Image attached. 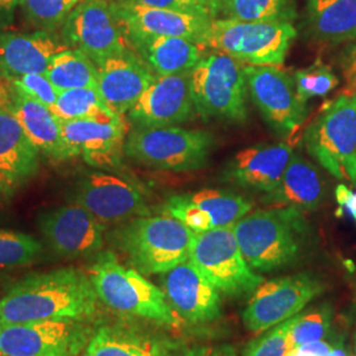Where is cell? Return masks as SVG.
Returning a JSON list of instances; mask_svg holds the SVG:
<instances>
[{
    "instance_id": "1",
    "label": "cell",
    "mask_w": 356,
    "mask_h": 356,
    "mask_svg": "<svg viewBox=\"0 0 356 356\" xmlns=\"http://www.w3.org/2000/svg\"><path fill=\"white\" fill-rule=\"evenodd\" d=\"M98 310L99 298L89 272L58 268L29 275L13 285L0 298V323L89 322Z\"/></svg>"
},
{
    "instance_id": "2",
    "label": "cell",
    "mask_w": 356,
    "mask_h": 356,
    "mask_svg": "<svg viewBox=\"0 0 356 356\" xmlns=\"http://www.w3.org/2000/svg\"><path fill=\"white\" fill-rule=\"evenodd\" d=\"M232 229L250 267L270 272L292 264L298 257L306 222L297 209L272 207L248 213Z\"/></svg>"
},
{
    "instance_id": "3",
    "label": "cell",
    "mask_w": 356,
    "mask_h": 356,
    "mask_svg": "<svg viewBox=\"0 0 356 356\" xmlns=\"http://www.w3.org/2000/svg\"><path fill=\"white\" fill-rule=\"evenodd\" d=\"M89 275L99 301L115 313L166 326L181 322L164 291L135 268L124 267L113 252L98 254Z\"/></svg>"
},
{
    "instance_id": "4",
    "label": "cell",
    "mask_w": 356,
    "mask_h": 356,
    "mask_svg": "<svg viewBox=\"0 0 356 356\" xmlns=\"http://www.w3.org/2000/svg\"><path fill=\"white\" fill-rule=\"evenodd\" d=\"M194 235L173 216H143L116 229L114 241L136 270L164 275L189 259Z\"/></svg>"
},
{
    "instance_id": "5",
    "label": "cell",
    "mask_w": 356,
    "mask_h": 356,
    "mask_svg": "<svg viewBox=\"0 0 356 356\" xmlns=\"http://www.w3.org/2000/svg\"><path fill=\"white\" fill-rule=\"evenodd\" d=\"M296 38L293 23L241 22L227 17L211 22L204 45L250 66H279Z\"/></svg>"
},
{
    "instance_id": "6",
    "label": "cell",
    "mask_w": 356,
    "mask_h": 356,
    "mask_svg": "<svg viewBox=\"0 0 356 356\" xmlns=\"http://www.w3.org/2000/svg\"><path fill=\"white\" fill-rule=\"evenodd\" d=\"M305 147L331 176L356 185V92L322 110L306 129Z\"/></svg>"
},
{
    "instance_id": "7",
    "label": "cell",
    "mask_w": 356,
    "mask_h": 356,
    "mask_svg": "<svg viewBox=\"0 0 356 356\" xmlns=\"http://www.w3.org/2000/svg\"><path fill=\"white\" fill-rule=\"evenodd\" d=\"M189 78L195 111L204 118L245 122L247 81L239 60L216 51L201 58Z\"/></svg>"
},
{
    "instance_id": "8",
    "label": "cell",
    "mask_w": 356,
    "mask_h": 356,
    "mask_svg": "<svg viewBox=\"0 0 356 356\" xmlns=\"http://www.w3.org/2000/svg\"><path fill=\"white\" fill-rule=\"evenodd\" d=\"M213 147L211 135L177 126L135 128L128 134L124 153L143 165L186 172L207 163Z\"/></svg>"
},
{
    "instance_id": "9",
    "label": "cell",
    "mask_w": 356,
    "mask_h": 356,
    "mask_svg": "<svg viewBox=\"0 0 356 356\" xmlns=\"http://www.w3.org/2000/svg\"><path fill=\"white\" fill-rule=\"evenodd\" d=\"M189 259L219 293L241 297L264 282L247 263L232 227H219L194 235Z\"/></svg>"
},
{
    "instance_id": "10",
    "label": "cell",
    "mask_w": 356,
    "mask_h": 356,
    "mask_svg": "<svg viewBox=\"0 0 356 356\" xmlns=\"http://www.w3.org/2000/svg\"><path fill=\"white\" fill-rule=\"evenodd\" d=\"M69 48L83 51L95 65L132 51V44L110 0H82L63 29Z\"/></svg>"
},
{
    "instance_id": "11",
    "label": "cell",
    "mask_w": 356,
    "mask_h": 356,
    "mask_svg": "<svg viewBox=\"0 0 356 356\" xmlns=\"http://www.w3.org/2000/svg\"><path fill=\"white\" fill-rule=\"evenodd\" d=\"M91 335L86 322L78 321L0 323V353L6 356H78Z\"/></svg>"
},
{
    "instance_id": "12",
    "label": "cell",
    "mask_w": 356,
    "mask_h": 356,
    "mask_svg": "<svg viewBox=\"0 0 356 356\" xmlns=\"http://www.w3.org/2000/svg\"><path fill=\"white\" fill-rule=\"evenodd\" d=\"M322 292L318 280L309 275L284 276L261 282L243 312V323L260 334L296 317Z\"/></svg>"
},
{
    "instance_id": "13",
    "label": "cell",
    "mask_w": 356,
    "mask_h": 356,
    "mask_svg": "<svg viewBox=\"0 0 356 356\" xmlns=\"http://www.w3.org/2000/svg\"><path fill=\"white\" fill-rule=\"evenodd\" d=\"M73 202L85 207L104 226L149 214L140 186L127 178L104 172H91L79 178Z\"/></svg>"
},
{
    "instance_id": "14",
    "label": "cell",
    "mask_w": 356,
    "mask_h": 356,
    "mask_svg": "<svg viewBox=\"0 0 356 356\" xmlns=\"http://www.w3.org/2000/svg\"><path fill=\"white\" fill-rule=\"evenodd\" d=\"M247 89L268 124L280 135L300 127L306 103L298 97L294 79L276 66H244Z\"/></svg>"
},
{
    "instance_id": "15",
    "label": "cell",
    "mask_w": 356,
    "mask_h": 356,
    "mask_svg": "<svg viewBox=\"0 0 356 356\" xmlns=\"http://www.w3.org/2000/svg\"><path fill=\"white\" fill-rule=\"evenodd\" d=\"M38 229L51 251L61 257H88L98 254L104 244V225L76 202L42 211Z\"/></svg>"
},
{
    "instance_id": "16",
    "label": "cell",
    "mask_w": 356,
    "mask_h": 356,
    "mask_svg": "<svg viewBox=\"0 0 356 356\" xmlns=\"http://www.w3.org/2000/svg\"><path fill=\"white\" fill-rule=\"evenodd\" d=\"M252 202L241 194L220 189H204L168 198L163 211L200 234L219 227H232L252 210Z\"/></svg>"
},
{
    "instance_id": "17",
    "label": "cell",
    "mask_w": 356,
    "mask_h": 356,
    "mask_svg": "<svg viewBox=\"0 0 356 356\" xmlns=\"http://www.w3.org/2000/svg\"><path fill=\"white\" fill-rule=\"evenodd\" d=\"M195 111L189 73L156 76L128 111L139 127H165L188 122Z\"/></svg>"
},
{
    "instance_id": "18",
    "label": "cell",
    "mask_w": 356,
    "mask_h": 356,
    "mask_svg": "<svg viewBox=\"0 0 356 356\" xmlns=\"http://www.w3.org/2000/svg\"><path fill=\"white\" fill-rule=\"evenodd\" d=\"M115 13L129 36L182 38L204 45L211 19L207 15L136 6L123 0L113 1Z\"/></svg>"
},
{
    "instance_id": "19",
    "label": "cell",
    "mask_w": 356,
    "mask_h": 356,
    "mask_svg": "<svg viewBox=\"0 0 356 356\" xmlns=\"http://www.w3.org/2000/svg\"><path fill=\"white\" fill-rule=\"evenodd\" d=\"M163 291L178 317L191 323H204L220 316L219 291L191 259L163 276Z\"/></svg>"
},
{
    "instance_id": "20",
    "label": "cell",
    "mask_w": 356,
    "mask_h": 356,
    "mask_svg": "<svg viewBox=\"0 0 356 356\" xmlns=\"http://www.w3.org/2000/svg\"><path fill=\"white\" fill-rule=\"evenodd\" d=\"M60 123L74 157L82 156L89 165L97 168H114L120 163L127 132L124 116L113 120L73 119Z\"/></svg>"
},
{
    "instance_id": "21",
    "label": "cell",
    "mask_w": 356,
    "mask_h": 356,
    "mask_svg": "<svg viewBox=\"0 0 356 356\" xmlns=\"http://www.w3.org/2000/svg\"><path fill=\"white\" fill-rule=\"evenodd\" d=\"M0 99L17 118L38 152L57 161L74 157L65 141L60 119L48 106L35 101L4 79H0Z\"/></svg>"
},
{
    "instance_id": "22",
    "label": "cell",
    "mask_w": 356,
    "mask_h": 356,
    "mask_svg": "<svg viewBox=\"0 0 356 356\" xmlns=\"http://www.w3.org/2000/svg\"><path fill=\"white\" fill-rule=\"evenodd\" d=\"M154 76L156 74L145 63L131 51L98 65L97 89L114 114L124 116Z\"/></svg>"
},
{
    "instance_id": "23",
    "label": "cell",
    "mask_w": 356,
    "mask_h": 356,
    "mask_svg": "<svg viewBox=\"0 0 356 356\" xmlns=\"http://www.w3.org/2000/svg\"><path fill=\"white\" fill-rule=\"evenodd\" d=\"M66 49L69 47L64 38L48 31H0V79L45 73L53 56Z\"/></svg>"
},
{
    "instance_id": "24",
    "label": "cell",
    "mask_w": 356,
    "mask_h": 356,
    "mask_svg": "<svg viewBox=\"0 0 356 356\" xmlns=\"http://www.w3.org/2000/svg\"><path fill=\"white\" fill-rule=\"evenodd\" d=\"M292 154V148L286 144L254 145L238 153L225 175L245 189L270 193L280 184Z\"/></svg>"
},
{
    "instance_id": "25",
    "label": "cell",
    "mask_w": 356,
    "mask_h": 356,
    "mask_svg": "<svg viewBox=\"0 0 356 356\" xmlns=\"http://www.w3.org/2000/svg\"><path fill=\"white\" fill-rule=\"evenodd\" d=\"M178 344L151 331L104 325L94 331L82 356H175Z\"/></svg>"
},
{
    "instance_id": "26",
    "label": "cell",
    "mask_w": 356,
    "mask_h": 356,
    "mask_svg": "<svg viewBox=\"0 0 356 356\" xmlns=\"http://www.w3.org/2000/svg\"><path fill=\"white\" fill-rule=\"evenodd\" d=\"M38 148L0 99V175L16 188L38 173Z\"/></svg>"
},
{
    "instance_id": "27",
    "label": "cell",
    "mask_w": 356,
    "mask_h": 356,
    "mask_svg": "<svg viewBox=\"0 0 356 356\" xmlns=\"http://www.w3.org/2000/svg\"><path fill=\"white\" fill-rule=\"evenodd\" d=\"M134 49L156 76L191 73L206 47L191 40L165 36H129Z\"/></svg>"
},
{
    "instance_id": "28",
    "label": "cell",
    "mask_w": 356,
    "mask_h": 356,
    "mask_svg": "<svg viewBox=\"0 0 356 356\" xmlns=\"http://www.w3.org/2000/svg\"><path fill=\"white\" fill-rule=\"evenodd\" d=\"M323 198V182L317 168L300 154L293 153L289 165L277 188L267 193L264 202L275 207H293L300 211H312Z\"/></svg>"
},
{
    "instance_id": "29",
    "label": "cell",
    "mask_w": 356,
    "mask_h": 356,
    "mask_svg": "<svg viewBox=\"0 0 356 356\" xmlns=\"http://www.w3.org/2000/svg\"><path fill=\"white\" fill-rule=\"evenodd\" d=\"M306 19L310 32L321 41L356 38V0H306Z\"/></svg>"
},
{
    "instance_id": "30",
    "label": "cell",
    "mask_w": 356,
    "mask_h": 356,
    "mask_svg": "<svg viewBox=\"0 0 356 356\" xmlns=\"http://www.w3.org/2000/svg\"><path fill=\"white\" fill-rule=\"evenodd\" d=\"M53 86L61 91L97 88L98 66L83 51L66 49L53 56L45 70Z\"/></svg>"
},
{
    "instance_id": "31",
    "label": "cell",
    "mask_w": 356,
    "mask_h": 356,
    "mask_svg": "<svg viewBox=\"0 0 356 356\" xmlns=\"http://www.w3.org/2000/svg\"><path fill=\"white\" fill-rule=\"evenodd\" d=\"M60 120L73 119H98L113 120L119 118L108 108L97 88L66 90L58 94V98L51 108Z\"/></svg>"
},
{
    "instance_id": "32",
    "label": "cell",
    "mask_w": 356,
    "mask_h": 356,
    "mask_svg": "<svg viewBox=\"0 0 356 356\" xmlns=\"http://www.w3.org/2000/svg\"><path fill=\"white\" fill-rule=\"evenodd\" d=\"M229 19L241 22H288L297 16V0H225Z\"/></svg>"
},
{
    "instance_id": "33",
    "label": "cell",
    "mask_w": 356,
    "mask_h": 356,
    "mask_svg": "<svg viewBox=\"0 0 356 356\" xmlns=\"http://www.w3.org/2000/svg\"><path fill=\"white\" fill-rule=\"evenodd\" d=\"M42 254L44 247L35 236L0 229V268L31 266Z\"/></svg>"
},
{
    "instance_id": "34",
    "label": "cell",
    "mask_w": 356,
    "mask_h": 356,
    "mask_svg": "<svg viewBox=\"0 0 356 356\" xmlns=\"http://www.w3.org/2000/svg\"><path fill=\"white\" fill-rule=\"evenodd\" d=\"M82 0H22L26 19L40 31L54 32L64 26L69 15Z\"/></svg>"
},
{
    "instance_id": "35",
    "label": "cell",
    "mask_w": 356,
    "mask_h": 356,
    "mask_svg": "<svg viewBox=\"0 0 356 356\" xmlns=\"http://www.w3.org/2000/svg\"><path fill=\"white\" fill-rule=\"evenodd\" d=\"M293 79L300 99L305 103L313 97L329 94L338 85V79L332 70L321 61L296 72Z\"/></svg>"
},
{
    "instance_id": "36",
    "label": "cell",
    "mask_w": 356,
    "mask_h": 356,
    "mask_svg": "<svg viewBox=\"0 0 356 356\" xmlns=\"http://www.w3.org/2000/svg\"><path fill=\"white\" fill-rule=\"evenodd\" d=\"M330 325L331 312L326 306L314 309L302 316L297 314L291 330L292 348L322 341L330 329Z\"/></svg>"
},
{
    "instance_id": "37",
    "label": "cell",
    "mask_w": 356,
    "mask_h": 356,
    "mask_svg": "<svg viewBox=\"0 0 356 356\" xmlns=\"http://www.w3.org/2000/svg\"><path fill=\"white\" fill-rule=\"evenodd\" d=\"M294 319H288L269 329L266 335L257 338L248 346L243 356H286L292 350L291 330Z\"/></svg>"
},
{
    "instance_id": "38",
    "label": "cell",
    "mask_w": 356,
    "mask_h": 356,
    "mask_svg": "<svg viewBox=\"0 0 356 356\" xmlns=\"http://www.w3.org/2000/svg\"><path fill=\"white\" fill-rule=\"evenodd\" d=\"M13 83L15 88L24 91L26 95L35 101L42 103L51 108L58 98L60 91L53 86L45 73H31L24 76H16L13 79H4Z\"/></svg>"
},
{
    "instance_id": "39",
    "label": "cell",
    "mask_w": 356,
    "mask_h": 356,
    "mask_svg": "<svg viewBox=\"0 0 356 356\" xmlns=\"http://www.w3.org/2000/svg\"><path fill=\"white\" fill-rule=\"evenodd\" d=\"M123 1L132 3V4H136V6H143V7L175 10V11H184V13H201V15L210 16L209 13L204 11V8H202L200 4H197L193 0H123Z\"/></svg>"
},
{
    "instance_id": "40",
    "label": "cell",
    "mask_w": 356,
    "mask_h": 356,
    "mask_svg": "<svg viewBox=\"0 0 356 356\" xmlns=\"http://www.w3.org/2000/svg\"><path fill=\"white\" fill-rule=\"evenodd\" d=\"M332 344L327 341H317L312 343L293 347L286 356H329Z\"/></svg>"
},
{
    "instance_id": "41",
    "label": "cell",
    "mask_w": 356,
    "mask_h": 356,
    "mask_svg": "<svg viewBox=\"0 0 356 356\" xmlns=\"http://www.w3.org/2000/svg\"><path fill=\"white\" fill-rule=\"evenodd\" d=\"M335 198L341 211H347L356 223V191L348 189L346 185H339L335 191Z\"/></svg>"
},
{
    "instance_id": "42",
    "label": "cell",
    "mask_w": 356,
    "mask_h": 356,
    "mask_svg": "<svg viewBox=\"0 0 356 356\" xmlns=\"http://www.w3.org/2000/svg\"><path fill=\"white\" fill-rule=\"evenodd\" d=\"M22 4V0H0V28L11 26L16 8Z\"/></svg>"
},
{
    "instance_id": "43",
    "label": "cell",
    "mask_w": 356,
    "mask_h": 356,
    "mask_svg": "<svg viewBox=\"0 0 356 356\" xmlns=\"http://www.w3.org/2000/svg\"><path fill=\"white\" fill-rule=\"evenodd\" d=\"M197 4H200L204 11L209 13L213 19H216V16L220 13H223V3L225 0H193Z\"/></svg>"
},
{
    "instance_id": "44",
    "label": "cell",
    "mask_w": 356,
    "mask_h": 356,
    "mask_svg": "<svg viewBox=\"0 0 356 356\" xmlns=\"http://www.w3.org/2000/svg\"><path fill=\"white\" fill-rule=\"evenodd\" d=\"M185 356H235V354L229 350V348H200V350H194Z\"/></svg>"
},
{
    "instance_id": "45",
    "label": "cell",
    "mask_w": 356,
    "mask_h": 356,
    "mask_svg": "<svg viewBox=\"0 0 356 356\" xmlns=\"http://www.w3.org/2000/svg\"><path fill=\"white\" fill-rule=\"evenodd\" d=\"M13 189H15V188H13V185L0 175V201H1L3 198H6V197L11 195Z\"/></svg>"
},
{
    "instance_id": "46",
    "label": "cell",
    "mask_w": 356,
    "mask_h": 356,
    "mask_svg": "<svg viewBox=\"0 0 356 356\" xmlns=\"http://www.w3.org/2000/svg\"><path fill=\"white\" fill-rule=\"evenodd\" d=\"M329 356H351V354L348 353L343 343H338L332 346Z\"/></svg>"
},
{
    "instance_id": "47",
    "label": "cell",
    "mask_w": 356,
    "mask_h": 356,
    "mask_svg": "<svg viewBox=\"0 0 356 356\" xmlns=\"http://www.w3.org/2000/svg\"><path fill=\"white\" fill-rule=\"evenodd\" d=\"M0 356H6V355H4V354H1V353H0Z\"/></svg>"
},
{
    "instance_id": "48",
    "label": "cell",
    "mask_w": 356,
    "mask_h": 356,
    "mask_svg": "<svg viewBox=\"0 0 356 356\" xmlns=\"http://www.w3.org/2000/svg\"><path fill=\"white\" fill-rule=\"evenodd\" d=\"M0 281H1V279H0Z\"/></svg>"
},
{
    "instance_id": "49",
    "label": "cell",
    "mask_w": 356,
    "mask_h": 356,
    "mask_svg": "<svg viewBox=\"0 0 356 356\" xmlns=\"http://www.w3.org/2000/svg\"><path fill=\"white\" fill-rule=\"evenodd\" d=\"M355 356H356V354H355Z\"/></svg>"
}]
</instances>
